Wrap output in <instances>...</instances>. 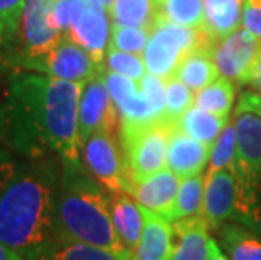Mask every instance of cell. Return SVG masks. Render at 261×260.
<instances>
[{"label": "cell", "instance_id": "6da1fadb", "mask_svg": "<svg viewBox=\"0 0 261 260\" xmlns=\"http://www.w3.org/2000/svg\"><path fill=\"white\" fill-rule=\"evenodd\" d=\"M83 85L25 69L10 76L7 124L17 152L32 159L54 152L63 164L81 162Z\"/></svg>", "mask_w": 261, "mask_h": 260}, {"label": "cell", "instance_id": "7a4b0ae2", "mask_svg": "<svg viewBox=\"0 0 261 260\" xmlns=\"http://www.w3.org/2000/svg\"><path fill=\"white\" fill-rule=\"evenodd\" d=\"M58 171L49 164L15 174L0 193V240L25 260H49L59 245Z\"/></svg>", "mask_w": 261, "mask_h": 260}, {"label": "cell", "instance_id": "3957f363", "mask_svg": "<svg viewBox=\"0 0 261 260\" xmlns=\"http://www.w3.org/2000/svg\"><path fill=\"white\" fill-rule=\"evenodd\" d=\"M56 196V226L61 242L128 250L115 230L110 196L99 190L81 162L63 164Z\"/></svg>", "mask_w": 261, "mask_h": 260}, {"label": "cell", "instance_id": "277c9868", "mask_svg": "<svg viewBox=\"0 0 261 260\" xmlns=\"http://www.w3.org/2000/svg\"><path fill=\"white\" fill-rule=\"evenodd\" d=\"M216 44L218 41L204 27L191 29L157 17L143 53V61L148 73L169 78L186 56L196 51H214Z\"/></svg>", "mask_w": 261, "mask_h": 260}, {"label": "cell", "instance_id": "5b68a950", "mask_svg": "<svg viewBox=\"0 0 261 260\" xmlns=\"http://www.w3.org/2000/svg\"><path fill=\"white\" fill-rule=\"evenodd\" d=\"M175 127L177 124L167 120L120 127V144L128 166L132 186L165 168L170 134Z\"/></svg>", "mask_w": 261, "mask_h": 260}, {"label": "cell", "instance_id": "8992f818", "mask_svg": "<svg viewBox=\"0 0 261 260\" xmlns=\"http://www.w3.org/2000/svg\"><path fill=\"white\" fill-rule=\"evenodd\" d=\"M86 171L110 195L130 193L132 181L123 149L115 139V132L98 130L81 144Z\"/></svg>", "mask_w": 261, "mask_h": 260}, {"label": "cell", "instance_id": "52a82bcc", "mask_svg": "<svg viewBox=\"0 0 261 260\" xmlns=\"http://www.w3.org/2000/svg\"><path fill=\"white\" fill-rule=\"evenodd\" d=\"M54 4L56 0H25L17 31L19 53H15L14 64L44 56L63 39L64 34L54 19Z\"/></svg>", "mask_w": 261, "mask_h": 260}, {"label": "cell", "instance_id": "ba28073f", "mask_svg": "<svg viewBox=\"0 0 261 260\" xmlns=\"http://www.w3.org/2000/svg\"><path fill=\"white\" fill-rule=\"evenodd\" d=\"M232 124L236 129V173L244 179H256L261 173V93H243Z\"/></svg>", "mask_w": 261, "mask_h": 260}, {"label": "cell", "instance_id": "9c48e42d", "mask_svg": "<svg viewBox=\"0 0 261 260\" xmlns=\"http://www.w3.org/2000/svg\"><path fill=\"white\" fill-rule=\"evenodd\" d=\"M15 66L20 69L36 71V73L53 76L58 80L88 83L105 64H96L81 46H77L68 36H63V39L53 51L41 58L20 61Z\"/></svg>", "mask_w": 261, "mask_h": 260}, {"label": "cell", "instance_id": "30bf717a", "mask_svg": "<svg viewBox=\"0 0 261 260\" xmlns=\"http://www.w3.org/2000/svg\"><path fill=\"white\" fill-rule=\"evenodd\" d=\"M108 19V10L99 0H74L73 20L64 36L85 49L96 64H105L112 29Z\"/></svg>", "mask_w": 261, "mask_h": 260}, {"label": "cell", "instance_id": "8fae6325", "mask_svg": "<svg viewBox=\"0 0 261 260\" xmlns=\"http://www.w3.org/2000/svg\"><path fill=\"white\" fill-rule=\"evenodd\" d=\"M107 66H103L93 78L83 85L80 98V142L83 144L94 132H115L118 124V110L108 91Z\"/></svg>", "mask_w": 261, "mask_h": 260}, {"label": "cell", "instance_id": "7c38bea8", "mask_svg": "<svg viewBox=\"0 0 261 260\" xmlns=\"http://www.w3.org/2000/svg\"><path fill=\"white\" fill-rule=\"evenodd\" d=\"M259 48L261 39L246 29H238L216 44L213 53L216 68L227 80L251 85Z\"/></svg>", "mask_w": 261, "mask_h": 260}, {"label": "cell", "instance_id": "4fadbf2b", "mask_svg": "<svg viewBox=\"0 0 261 260\" xmlns=\"http://www.w3.org/2000/svg\"><path fill=\"white\" fill-rule=\"evenodd\" d=\"M240 203V178L234 168L207 174L204 186L202 217L213 228L232 220Z\"/></svg>", "mask_w": 261, "mask_h": 260}, {"label": "cell", "instance_id": "5bb4252c", "mask_svg": "<svg viewBox=\"0 0 261 260\" xmlns=\"http://www.w3.org/2000/svg\"><path fill=\"white\" fill-rule=\"evenodd\" d=\"M105 78H107L110 95H112L116 110L120 113V127L145 125L160 120L157 113L153 112L147 97L140 91L137 81L110 69L105 71Z\"/></svg>", "mask_w": 261, "mask_h": 260}, {"label": "cell", "instance_id": "9a60e30c", "mask_svg": "<svg viewBox=\"0 0 261 260\" xmlns=\"http://www.w3.org/2000/svg\"><path fill=\"white\" fill-rule=\"evenodd\" d=\"M143 217L145 226L138 245L132 250V260H174L175 235L172 221L147 208H143Z\"/></svg>", "mask_w": 261, "mask_h": 260}, {"label": "cell", "instance_id": "2e32d148", "mask_svg": "<svg viewBox=\"0 0 261 260\" xmlns=\"http://www.w3.org/2000/svg\"><path fill=\"white\" fill-rule=\"evenodd\" d=\"M213 147L205 146L201 140L187 135L186 132L175 127L170 134L167 149V166L169 169L180 179L201 174L205 164L209 162Z\"/></svg>", "mask_w": 261, "mask_h": 260}, {"label": "cell", "instance_id": "e0dca14e", "mask_svg": "<svg viewBox=\"0 0 261 260\" xmlns=\"http://www.w3.org/2000/svg\"><path fill=\"white\" fill-rule=\"evenodd\" d=\"M179 176H175L170 169H162L147 179L135 182L130 190V196L140 206L167 218L179 191Z\"/></svg>", "mask_w": 261, "mask_h": 260}, {"label": "cell", "instance_id": "ac0fdd59", "mask_svg": "<svg viewBox=\"0 0 261 260\" xmlns=\"http://www.w3.org/2000/svg\"><path fill=\"white\" fill-rule=\"evenodd\" d=\"M175 235L174 260H205L209 253V223L202 215L172 221Z\"/></svg>", "mask_w": 261, "mask_h": 260}, {"label": "cell", "instance_id": "d6986e66", "mask_svg": "<svg viewBox=\"0 0 261 260\" xmlns=\"http://www.w3.org/2000/svg\"><path fill=\"white\" fill-rule=\"evenodd\" d=\"M110 208L115 230L121 243L132 252L142 239V231L145 226L143 208L138 206L126 193H113L110 195Z\"/></svg>", "mask_w": 261, "mask_h": 260}, {"label": "cell", "instance_id": "ffe728a7", "mask_svg": "<svg viewBox=\"0 0 261 260\" xmlns=\"http://www.w3.org/2000/svg\"><path fill=\"white\" fill-rule=\"evenodd\" d=\"M204 29L216 41L238 31L243 20V0H202Z\"/></svg>", "mask_w": 261, "mask_h": 260}, {"label": "cell", "instance_id": "44dd1931", "mask_svg": "<svg viewBox=\"0 0 261 260\" xmlns=\"http://www.w3.org/2000/svg\"><path fill=\"white\" fill-rule=\"evenodd\" d=\"M219 245L231 260H261V237L244 225L218 226Z\"/></svg>", "mask_w": 261, "mask_h": 260}, {"label": "cell", "instance_id": "7402d4cb", "mask_svg": "<svg viewBox=\"0 0 261 260\" xmlns=\"http://www.w3.org/2000/svg\"><path fill=\"white\" fill-rule=\"evenodd\" d=\"M227 124H229V117L211 113L207 110L197 108L192 105L177 122V129L186 132L194 139L201 140L205 146L213 147Z\"/></svg>", "mask_w": 261, "mask_h": 260}, {"label": "cell", "instance_id": "603a6c76", "mask_svg": "<svg viewBox=\"0 0 261 260\" xmlns=\"http://www.w3.org/2000/svg\"><path fill=\"white\" fill-rule=\"evenodd\" d=\"M214 51H196L180 61L174 71V76L180 80L192 91H199L218 80L219 71L216 68Z\"/></svg>", "mask_w": 261, "mask_h": 260}, {"label": "cell", "instance_id": "cb8c5ba5", "mask_svg": "<svg viewBox=\"0 0 261 260\" xmlns=\"http://www.w3.org/2000/svg\"><path fill=\"white\" fill-rule=\"evenodd\" d=\"M108 15L115 24L152 31L157 17V0H115Z\"/></svg>", "mask_w": 261, "mask_h": 260}, {"label": "cell", "instance_id": "d4e9b609", "mask_svg": "<svg viewBox=\"0 0 261 260\" xmlns=\"http://www.w3.org/2000/svg\"><path fill=\"white\" fill-rule=\"evenodd\" d=\"M157 17L182 27L197 29L204 26V2L202 0H157Z\"/></svg>", "mask_w": 261, "mask_h": 260}, {"label": "cell", "instance_id": "484cf974", "mask_svg": "<svg viewBox=\"0 0 261 260\" xmlns=\"http://www.w3.org/2000/svg\"><path fill=\"white\" fill-rule=\"evenodd\" d=\"M202 201H204V176L196 174L191 176V178L182 179L179 191H177L175 203L170 209L167 220L175 221L180 218L201 215Z\"/></svg>", "mask_w": 261, "mask_h": 260}, {"label": "cell", "instance_id": "4316f807", "mask_svg": "<svg viewBox=\"0 0 261 260\" xmlns=\"http://www.w3.org/2000/svg\"><path fill=\"white\" fill-rule=\"evenodd\" d=\"M234 85L227 78H218L194 95V107L207 110L211 113L229 117L231 107L234 103Z\"/></svg>", "mask_w": 261, "mask_h": 260}, {"label": "cell", "instance_id": "83f0119b", "mask_svg": "<svg viewBox=\"0 0 261 260\" xmlns=\"http://www.w3.org/2000/svg\"><path fill=\"white\" fill-rule=\"evenodd\" d=\"M49 260H132V252L112 250L83 242H61Z\"/></svg>", "mask_w": 261, "mask_h": 260}, {"label": "cell", "instance_id": "f1b7e54d", "mask_svg": "<svg viewBox=\"0 0 261 260\" xmlns=\"http://www.w3.org/2000/svg\"><path fill=\"white\" fill-rule=\"evenodd\" d=\"M150 32L152 31L145 29V27H130V26H121L112 22L108 48L142 56L148 44Z\"/></svg>", "mask_w": 261, "mask_h": 260}, {"label": "cell", "instance_id": "f546056e", "mask_svg": "<svg viewBox=\"0 0 261 260\" xmlns=\"http://www.w3.org/2000/svg\"><path fill=\"white\" fill-rule=\"evenodd\" d=\"M194 105L192 90L174 75L165 78V119L177 124L179 119Z\"/></svg>", "mask_w": 261, "mask_h": 260}, {"label": "cell", "instance_id": "4dcf8cb0", "mask_svg": "<svg viewBox=\"0 0 261 260\" xmlns=\"http://www.w3.org/2000/svg\"><path fill=\"white\" fill-rule=\"evenodd\" d=\"M236 162V129L234 124H227L223 134L218 137V140L213 146L209 157L207 174L216 171L234 168Z\"/></svg>", "mask_w": 261, "mask_h": 260}, {"label": "cell", "instance_id": "1f68e13d", "mask_svg": "<svg viewBox=\"0 0 261 260\" xmlns=\"http://www.w3.org/2000/svg\"><path fill=\"white\" fill-rule=\"evenodd\" d=\"M105 66L110 71L120 73L123 76H128L133 81L140 83L148 71L145 66V61L138 54L116 51V49H107V58H105Z\"/></svg>", "mask_w": 261, "mask_h": 260}, {"label": "cell", "instance_id": "d6a6232c", "mask_svg": "<svg viewBox=\"0 0 261 260\" xmlns=\"http://www.w3.org/2000/svg\"><path fill=\"white\" fill-rule=\"evenodd\" d=\"M138 86H140V91L147 97L150 105H152L157 117L160 120H167L165 119V78L147 73L143 76V80L138 83Z\"/></svg>", "mask_w": 261, "mask_h": 260}, {"label": "cell", "instance_id": "836d02e7", "mask_svg": "<svg viewBox=\"0 0 261 260\" xmlns=\"http://www.w3.org/2000/svg\"><path fill=\"white\" fill-rule=\"evenodd\" d=\"M25 0H0V22L17 36Z\"/></svg>", "mask_w": 261, "mask_h": 260}, {"label": "cell", "instance_id": "e575fe53", "mask_svg": "<svg viewBox=\"0 0 261 260\" xmlns=\"http://www.w3.org/2000/svg\"><path fill=\"white\" fill-rule=\"evenodd\" d=\"M243 27L261 39V0H243Z\"/></svg>", "mask_w": 261, "mask_h": 260}, {"label": "cell", "instance_id": "d590c367", "mask_svg": "<svg viewBox=\"0 0 261 260\" xmlns=\"http://www.w3.org/2000/svg\"><path fill=\"white\" fill-rule=\"evenodd\" d=\"M19 173V166L12 159V156L0 149V193L10 184V181L15 178V174Z\"/></svg>", "mask_w": 261, "mask_h": 260}, {"label": "cell", "instance_id": "8d00e7d4", "mask_svg": "<svg viewBox=\"0 0 261 260\" xmlns=\"http://www.w3.org/2000/svg\"><path fill=\"white\" fill-rule=\"evenodd\" d=\"M15 44H17V36L0 22V56H5L7 53H12Z\"/></svg>", "mask_w": 261, "mask_h": 260}, {"label": "cell", "instance_id": "74e56055", "mask_svg": "<svg viewBox=\"0 0 261 260\" xmlns=\"http://www.w3.org/2000/svg\"><path fill=\"white\" fill-rule=\"evenodd\" d=\"M0 260H25L17 250H14L12 247H9L7 243L0 240Z\"/></svg>", "mask_w": 261, "mask_h": 260}, {"label": "cell", "instance_id": "f35d334b", "mask_svg": "<svg viewBox=\"0 0 261 260\" xmlns=\"http://www.w3.org/2000/svg\"><path fill=\"white\" fill-rule=\"evenodd\" d=\"M251 86L254 88V91L261 93V48L256 58V63H254V69H253V80H251Z\"/></svg>", "mask_w": 261, "mask_h": 260}, {"label": "cell", "instance_id": "ab89813d", "mask_svg": "<svg viewBox=\"0 0 261 260\" xmlns=\"http://www.w3.org/2000/svg\"><path fill=\"white\" fill-rule=\"evenodd\" d=\"M205 260H231V258H227L224 253L221 252L218 242L211 240V243H209V253H207V258H205Z\"/></svg>", "mask_w": 261, "mask_h": 260}, {"label": "cell", "instance_id": "60d3db41", "mask_svg": "<svg viewBox=\"0 0 261 260\" xmlns=\"http://www.w3.org/2000/svg\"><path fill=\"white\" fill-rule=\"evenodd\" d=\"M9 130V124H7V110H4L0 107V142H2L5 132Z\"/></svg>", "mask_w": 261, "mask_h": 260}, {"label": "cell", "instance_id": "b9f144b4", "mask_svg": "<svg viewBox=\"0 0 261 260\" xmlns=\"http://www.w3.org/2000/svg\"><path fill=\"white\" fill-rule=\"evenodd\" d=\"M99 2L103 4V7H105V9L110 10V9H112V5L115 4V0H99Z\"/></svg>", "mask_w": 261, "mask_h": 260}, {"label": "cell", "instance_id": "7bdbcfd3", "mask_svg": "<svg viewBox=\"0 0 261 260\" xmlns=\"http://www.w3.org/2000/svg\"><path fill=\"white\" fill-rule=\"evenodd\" d=\"M258 176H261V173H259V174H258ZM258 176H256V178H258Z\"/></svg>", "mask_w": 261, "mask_h": 260}]
</instances>
